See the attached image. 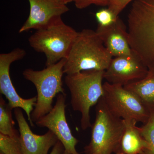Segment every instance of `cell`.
I'll return each mask as SVG.
<instances>
[{
	"mask_svg": "<svg viewBox=\"0 0 154 154\" xmlns=\"http://www.w3.org/2000/svg\"><path fill=\"white\" fill-rule=\"evenodd\" d=\"M127 22L131 49L149 69H154V0H134Z\"/></svg>",
	"mask_w": 154,
	"mask_h": 154,
	"instance_id": "6da1fadb",
	"label": "cell"
},
{
	"mask_svg": "<svg viewBox=\"0 0 154 154\" xmlns=\"http://www.w3.org/2000/svg\"><path fill=\"white\" fill-rule=\"evenodd\" d=\"M113 58L96 31L83 29L79 32L66 59L64 73L71 75L92 70L105 71Z\"/></svg>",
	"mask_w": 154,
	"mask_h": 154,
	"instance_id": "7a4b0ae2",
	"label": "cell"
},
{
	"mask_svg": "<svg viewBox=\"0 0 154 154\" xmlns=\"http://www.w3.org/2000/svg\"><path fill=\"white\" fill-rule=\"evenodd\" d=\"M79 32L66 25L61 17H55L28 38L29 45L46 57L45 66L54 64L68 56Z\"/></svg>",
	"mask_w": 154,
	"mask_h": 154,
	"instance_id": "3957f363",
	"label": "cell"
},
{
	"mask_svg": "<svg viewBox=\"0 0 154 154\" xmlns=\"http://www.w3.org/2000/svg\"><path fill=\"white\" fill-rule=\"evenodd\" d=\"M105 71L87 70L66 75L65 83L71 95V104L74 111L81 114L83 130L91 127L90 110L104 95L102 81Z\"/></svg>",
	"mask_w": 154,
	"mask_h": 154,
	"instance_id": "277c9868",
	"label": "cell"
},
{
	"mask_svg": "<svg viewBox=\"0 0 154 154\" xmlns=\"http://www.w3.org/2000/svg\"><path fill=\"white\" fill-rule=\"evenodd\" d=\"M65 62L66 59H63L41 70L27 69L22 73L25 79L33 83L37 91V100L31 114L33 122L52 110L55 96L60 94L66 95L62 81Z\"/></svg>",
	"mask_w": 154,
	"mask_h": 154,
	"instance_id": "5b68a950",
	"label": "cell"
},
{
	"mask_svg": "<svg viewBox=\"0 0 154 154\" xmlns=\"http://www.w3.org/2000/svg\"><path fill=\"white\" fill-rule=\"evenodd\" d=\"M96 110V119L91 127V140L85 147V154L115 153L124 131V121L109 111L102 98L97 103Z\"/></svg>",
	"mask_w": 154,
	"mask_h": 154,
	"instance_id": "8992f818",
	"label": "cell"
},
{
	"mask_svg": "<svg viewBox=\"0 0 154 154\" xmlns=\"http://www.w3.org/2000/svg\"><path fill=\"white\" fill-rule=\"evenodd\" d=\"M102 99L113 115L122 119H134L145 124L150 112L140 99L124 86L106 82L103 84Z\"/></svg>",
	"mask_w": 154,
	"mask_h": 154,
	"instance_id": "52a82bcc",
	"label": "cell"
},
{
	"mask_svg": "<svg viewBox=\"0 0 154 154\" xmlns=\"http://www.w3.org/2000/svg\"><path fill=\"white\" fill-rule=\"evenodd\" d=\"M26 55L25 50L19 48H14L11 52L0 54V92L13 109L20 108L25 111L30 125L34 126L31 114L36 105V96L28 99L22 98L16 91L10 76L11 64L22 59Z\"/></svg>",
	"mask_w": 154,
	"mask_h": 154,
	"instance_id": "ba28073f",
	"label": "cell"
},
{
	"mask_svg": "<svg viewBox=\"0 0 154 154\" xmlns=\"http://www.w3.org/2000/svg\"><path fill=\"white\" fill-rule=\"evenodd\" d=\"M66 99V95L59 94L52 110L35 123L39 127L46 128L52 131L69 153L79 154L75 148L79 141L73 135L67 122Z\"/></svg>",
	"mask_w": 154,
	"mask_h": 154,
	"instance_id": "9c48e42d",
	"label": "cell"
},
{
	"mask_svg": "<svg viewBox=\"0 0 154 154\" xmlns=\"http://www.w3.org/2000/svg\"><path fill=\"white\" fill-rule=\"evenodd\" d=\"M149 69L133 51L130 55L113 57L104 73L107 82L123 86L143 79Z\"/></svg>",
	"mask_w": 154,
	"mask_h": 154,
	"instance_id": "30bf717a",
	"label": "cell"
},
{
	"mask_svg": "<svg viewBox=\"0 0 154 154\" xmlns=\"http://www.w3.org/2000/svg\"><path fill=\"white\" fill-rule=\"evenodd\" d=\"M14 113L19 126V141L23 154H48L50 149L59 140L56 136L49 130L43 135L33 133L25 119L22 109L15 108Z\"/></svg>",
	"mask_w": 154,
	"mask_h": 154,
	"instance_id": "8fae6325",
	"label": "cell"
},
{
	"mask_svg": "<svg viewBox=\"0 0 154 154\" xmlns=\"http://www.w3.org/2000/svg\"><path fill=\"white\" fill-rule=\"evenodd\" d=\"M28 1L30 13L28 19L19 29V33L43 28L55 17H61L69 11L66 5L57 0Z\"/></svg>",
	"mask_w": 154,
	"mask_h": 154,
	"instance_id": "7c38bea8",
	"label": "cell"
},
{
	"mask_svg": "<svg viewBox=\"0 0 154 154\" xmlns=\"http://www.w3.org/2000/svg\"><path fill=\"white\" fill-rule=\"evenodd\" d=\"M96 31L113 57L130 55L132 53L128 31L119 17L115 22L108 26L98 25Z\"/></svg>",
	"mask_w": 154,
	"mask_h": 154,
	"instance_id": "4fadbf2b",
	"label": "cell"
},
{
	"mask_svg": "<svg viewBox=\"0 0 154 154\" xmlns=\"http://www.w3.org/2000/svg\"><path fill=\"white\" fill-rule=\"evenodd\" d=\"M125 127L123 134L116 154H142L148 145L141 134L140 127L134 119H123Z\"/></svg>",
	"mask_w": 154,
	"mask_h": 154,
	"instance_id": "5bb4252c",
	"label": "cell"
},
{
	"mask_svg": "<svg viewBox=\"0 0 154 154\" xmlns=\"http://www.w3.org/2000/svg\"><path fill=\"white\" fill-rule=\"evenodd\" d=\"M124 87L135 94L150 113L154 111V69H149L143 79Z\"/></svg>",
	"mask_w": 154,
	"mask_h": 154,
	"instance_id": "9a60e30c",
	"label": "cell"
},
{
	"mask_svg": "<svg viewBox=\"0 0 154 154\" xmlns=\"http://www.w3.org/2000/svg\"><path fill=\"white\" fill-rule=\"evenodd\" d=\"M13 109L2 97L0 99V133L14 138H19V134L14 128L12 117Z\"/></svg>",
	"mask_w": 154,
	"mask_h": 154,
	"instance_id": "2e32d148",
	"label": "cell"
},
{
	"mask_svg": "<svg viewBox=\"0 0 154 154\" xmlns=\"http://www.w3.org/2000/svg\"><path fill=\"white\" fill-rule=\"evenodd\" d=\"M140 128L142 136L148 145L142 154H154V111L151 112L148 120Z\"/></svg>",
	"mask_w": 154,
	"mask_h": 154,
	"instance_id": "e0dca14e",
	"label": "cell"
},
{
	"mask_svg": "<svg viewBox=\"0 0 154 154\" xmlns=\"http://www.w3.org/2000/svg\"><path fill=\"white\" fill-rule=\"evenodd\" d=\"M0 151L3 154H23L19 138L0 133Z\"/></svg>",
	"mask_w": 154,
	"mask_h": 154,
	"instance_id": "ac0fdd59",
	"label": "cell"
},
{
	"mask_svg": "<svg viewBox=\"0 0 154 154\" xmlns=\"http://www.w3.org/2000/svg\"><path fill=\"white\" fill-rule=\"evenodd\" d=\"M98 25L107 26L111 25L119 18L116 17L109 9H102L97 11L95 14Z\"/></svg>",
	"mask_w": 154,
	"mask_h": 154,
	"instance_id": "d6986e66",
	"label": "cell"
},
{
	"mask_svg": "<svg viewBox=\"0 0 154 154\" xmlns=\"http://www.w3.org/2000/svg\"><path fill=\"white\" fill-rule=\"evenodd\" d=\"M134 0H110L108 8L112 11L116 17H118L122 11L127 6Z\"/></svg>",
	"mask_w": 154,
	"mask_h": 154,
	"instance_id": "ffe728a7",
	"label": "cell"
},
{
	"mask_svg": "<svg viewBox=\"0 0 154 154\" xmlns=\"http://www.w3.org/2000/svg\"><path fill=\"white\" fill-rule=\"evenodd\" d=\"M110 0H74L75 6L77 8L83 9L91 5L99 6H108Z\"/></svg>",
	"mask_w": 154,
	"mask_h": 154,
	"instance_id": "44dd1931",
	"label": "cell"
},
{
	"mask_svg": "<svg viewBox=\"0 0 154 154\" xmlns=\"http://www.w3.org/2000/svg\"><path fill=\"white\" fill-rule=\"evenodd\" d=\"M64 150L63 145L58 140L53 148L50 154H62Z\"/></svg>",
	"mask_w": 154,
	"mask_h": 154,
	"instance_id": "7402d4cb",
	"label": "cell"
},
{
	"mask_svg": "<svg viewBox=\"0 0 154 154\" xmlns=\"http://www.w3.org/2000/svg\"><path fill=\"white\" fill-rule=\"evenodd\" d=\"M57 1L62 4L67 5V4H69V3L74 2V0H57Z\"/></svg>",
	"mask_w": 154,
	"mask_h": 154,
	"instance_id": "603a6c76",
	"label": "cell"
},
{
	"mask_svg": "<svg viewBox=\"0 0 154 154\" xmlns=\"http://www.w3.org/2000/svg\"><path fill=\"white\" fill-rule=\"evenodd\" d=\"M62 154H71L70 153H69V152H66V151L65 150L63 152Z\"/></svg>",
	"mask_w": 154,
	"mask_h": 154,
	"instance_id": "cb8c5ba5",
	"label": "cell"
},
{
	"mask_svg": "<svg viewBox=\"0 0 154 154\" xmlns=\"http://www.w3.org/2000/svg\"><path fill=\"white\" fill-rule=\"evenodd\" d=\"M0 154H3L2 153H0Z\"/></svg>",
	"mask_w": 154,
	"mask_h": 154,
	"instance_id": "d4e9b609",
	"label": "cell"
}]
</instances>
